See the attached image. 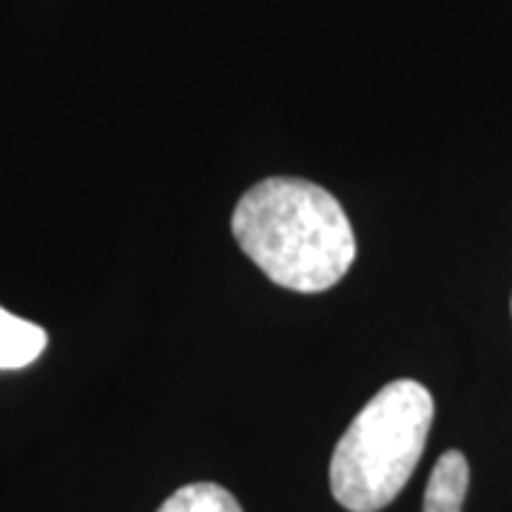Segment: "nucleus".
Listing matches in <instances>:
<instances>
[{"label": "nucleus", "instance_id": "nucleus-1", "mask_svg": "<svg viewBox=\"0 0 512 512\" xmlns=\"http://www.w3.org/2000/svg\"><path fill=\"white\" fill-rule=\"evenodd\" d=\"M231 234L262 274L293 293L328 291L356 259L345 208L302 177H268L248 188L234 208Z\"/></svg>", "mask_w": 512, "mask_h": 512}, {"label": "nucleus", "instance_id": "nucleus-5", "mask_svg": "<svg viewBox=\"0 0 512 512\" xmlns=\"http://www.w3.org/2000/svg\"><path fill=\"white\" fill-rule=\"evenodd\" d=\"M157 512H242L234 493L214 481H197L185 484L174 495L165 498V504Z\"/></svg>", "mask_w": 512, "mask_h": 512}, {"label": "nucleus", "instance_id": "nucleus-4", "mask_svg": "<svg viewBox=\"0 0 512 512\" xmlns=\"http://www.w3.org/2000/svg\"><path fill=\"white\" fill-rule=\"evenodd\" d=\"M46 330L0 305V370H20L43 356Z\"/></svg>", "mask_w": 512, "mask_h": 512}, {"label": "nucleus", "instance_id": "nucleus-2", "mask_svg": "<svg viewBox=\"0 0 512 512\" xmlns=\"http://www.w3.org/2000/svg\"><path fill=\"white\" fill-rule=\"evenodd\" d=\"M436 416L433 393L396 379L356 413L330 458V493L350 512H379L396 501L419 467Z\"/></svg>", "mask_w": 512, "mask_h": 512}, {"label": "nucleus", "instance_id": "nucleus-3", "mask_svg": "<svg viewBox=\"0 0 512 512\" xmlns=\"http://www.w3.org/2000/svg\"><path fill=\"white\" fill-rule=\"evenodd\" d=\"M467 487H470V464L464 453L458 450L441 453L424 490V512H461Z\"/></svg>", "mask_w": 512, "mask_h": 512}]
</instances>
